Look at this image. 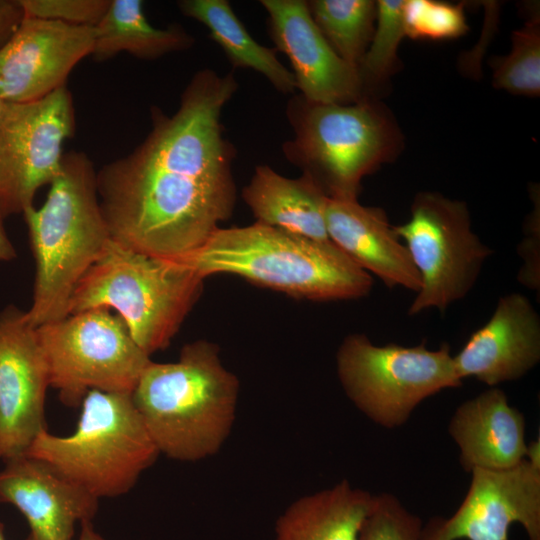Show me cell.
<instances>
[{
  "label": "cell",
  "instance_id": "28",
  "mask_svg": "<svg viewBox=\"0 0 540 540\" xmlns=\"http://www.w3.org/2000/svg\"><path fill=\"white\" fill-rule=\"evenodd\" d=\"M422 520L391 493L373 495L359 540H422Z\"/></svg>",
  "mask_w": 540,
  "mask_h": 540
},
{
  "label": "cell",
  "instance_id": "32",
  "mask_svg": "<svg viewBox=\"0 0 540 540\" xmlns=\"http://www.w3.org/2000/svg\"><path fill=\"white\" fill-rule=\"evenodd\" d=\"M3 220L0 214V261H11L16 257V250L6 234Z\"/></svg>",
  "mask_w": 540,
  "mask_h": 540
},
{
  "label": "cell",
  "instance_id": "29",
  "mask_svg": "<svg viewBox=\"0 0 540 540\" xmlns=\"http://www.w3.org/2000/svg\"><path fill=\"white\" fill-rule=\"evenodd\" d=\"M111 0H19L25 16L94 27Z\"/></svg>",
  "mask_w": 540,
  "mask_h": 540
},
{
  "label": "cell",
  "instance_id": "8",
  "mask_svg": "<svg viewBox=\"0 0 540 540\" xmlns=\"http://www.w3.org/2000/svg\"><path fill=\"white\" fill-rule=\"evenodd\" d=\"M336 370L354 406L386 429L404 425L425 399L462 385L447 343L435 350L425 341L379 346L365 334L352 333L337 350Z\"/></svg>",
  "mask_w": 540,
  "mask_h": 540
},
{
  "label": "cell",
  "instance_id": "9",
  "mask_svg": "<svg viewBox=\"0 0 540 540\" xmlns=\"http://www.w3.org/2000/svg\"><path fill=\"white\" fill-rule=\"evenodd\" d=\"M50 387L67 407L90 390L131 394L152 361L117 314L92 309L37 327Z\"/></svg>",
  "mask_w": 540,
  "mask_h": 540
},
{
  "label": "cell",
  "instance_id": "36",
  "mask_svg": "<svg viewBox=\"0 0 540 540\" xmlns=\"http://www.w3.org/2000/svg\"><path fill=\"white\" fill-rule=\"evenodd\" d=\"M26 540H35V539L29 534Z\"/></svg>",
  "mask_w": 540,
  "mask_h": 540
},
{
  "label": "cell",
  "instance_id": "26",
  "mask_svg": "<svg viewBox=\"0 0 540 540\" xmlns=\"http://www.w3.org/2000/svg\"><path fill=\"white\" fill-rule=\"evenodd\" d=\"M510 52L492 60L493 85L516 95L540 93V18L534 11L512 32Z\"/></svg>",
  "mask_w": 540,
  "mask_h": 540
},
{
  "label": "cell",
  "instance_id": "33",
  "mask_svg": "<svg viewBox=\"0 0 540 540\" xmlns=\"http://www.w3.org/2000/svg\"><path fill=\"white\" fill-rule=\"evenodd\" d=\"M80 525L81 530L77 540H105L94 530L92 521H83Z\"/></svg>",
  "mask_w": 540,
  "mask_h": 540
},
{
  "label": "cell",
  "instance_id": "6",
  "mask_svg": "<svg viewBox=\"0 0 540 540\" xmlns=\"http://www.w3.org/2000/svg\"><path fill=\"white\" fill-rule=\"evenodd\" d=\"M204 278L176 260L109 241L76 285L69 315L114 309L149 356L167 348L198 301Z\"/></svg>",
  "mask_w": 540,
  "mask_h": 540
},
{
  "label": "cell",
  "instance_id": "1",
  "mask_svg": "<svg viewBox=\"0 0 540 540\" xmlns=\"http://www.w3.org/2000/svg\"><path fill=\"white\" fill-rule=\"evenodd\" d=\"M237 89L233 72L197 71L175 113L153 107L152 129L144 141L96 172L113 241L175 259L199 249L232 216L237 152L221 116Z\"/></svg>",
  "mask_w": 540,
  "mask_h": 540
},
{
  "label": "cell",
  "instance_id": "25",
  "mask_svg": "<svg viewBox=\"0 0 540 540\" xmlns=\"http://www.w3.org/2000/svg\"><path fill=\"white\" fill-rule=\"evenodd\" d=\"M375 29L365 55L358 65L366 98L392 76L398 67L397 52L406 37L404 28L405 0H378Z\"/></svg>",
  "mask_w": 540,
  "mask_h": 540
},
{
  "label": "cell",
  "instance_id": "15",
  "mask_svg": "<svg viewBox=\"0 0 540 540\" xmlns=\"http://www.w3.org/2000/svg\"><path fill=\"white\" fill-rule=\"evenodd\" d=\"M276 51L292 66L296 89L318 103L351 104L363 98L358 67L343 60L314 23L305 0H261Z\"/></svg>",
  "mask_w": 540,
  "mask_h": 540
},
{
  "label": "cell",
  "instance_id": "11",
  "mask_svg": "<svg viewBox=\"0 0 540 540\" xmlns=\"http://www.w3.org/2000/svg\"><path fill=\"white\" fill-rule=\"evenodd\" d=\"M75 112L63 86L27 103H5L0 117V214H23L38 190L60 174Z\"/></svg>",
  "mask_w": 540,
  "mask_h": 540
},
{
  "label": "cell",
  "instance_id": "17",
  "mask_svg": "<svg viewBox=\"0 0 540 540\" xmlns=\"http://www.w3.org/2000/svg\"><path fill=\"white\" fill-rule=\"evenodd\" d=\"M453 359L462 381L473 377L489 387L526 375L540 361V318L533 304L517 292L502 296Z\"/></svg>",
  "mask_w": 540,
  "mask_h": 540
},
{
  "label": "cell",
  "instance_id": "22",
  "mask_svg": "<svg viewBox=\"0 0 540 540\" xmlns=\"http://www.w3.org/2000/svg\"><path fill=\"white\" fill-rule=\"evenodd\" d=\"M181 13L203 24L223 50L234 69H251L262 74L280 93L296 90L292 71L278 59L276 49L258 43L226 0H181Z\"/></svg>",
  "mask_w": 540,
  "mask_h": 540
},
{
  "label": "cell",
  "instance_id": "14",
  "mask_svg": "<svg viewBox=\"0 0 540 540\" xmlns=\"http://www.w3.org/2000/svg\"><path fill=\"white\" fill-rule=\"evenodd\" d=\"M94 38L92 26L24 15L0 47V98L27 103L66 86L76 64L91 55Z\"/></svg>",
  "mask_w": 540,
  "mask_h": 540
},
{
  "label": "cell",
  "instance_id": "35",
  "mask_svg": "<svg viewBox=\"0 0 540 540\" xmlns=\"http://www.w3.org/2000/svg\"><path fill=\"white\" fill-rule=\"evenodd\" d=\"M4 106H5V102L0 98V117L3 112Z\"/></svg>",
  "mask_w": 540,
  "mask_h": 540
},
{
  "label": "cell",
  "instance_id": "12",
  "mask_svg": "<svg viewBox=\"0 0 540 540\" xmlns=\"http://www.w3.org/2000/svg\"><path fill=\"white\" fill-rule=\"evenodd\" d=\"M468 491L449 517L432 518L422 540H508L520 524L540 540V463L528 459L507 469H473Z\"/></svg>",
  "mask_w": 540,
  "mask_h": 540
},
{
  "label": "cell",
  "instance_id": "24",
  "mask_svg": "<svg viewBox=\"0 0 540 540\" xmlns=\"http://www.w3.org/2000/svg\"><path fill=\"white\" fill-rule=\"evenodd\" d=\"M307 4L314 23L334 51L358 67L374 33L376 1L312 0Z\"/></svg>",
  "mask_w": 540,
  "mask_h": 540
},
{
  "label": "cell",
  "instance_id": "13",
  "mask_svg": "<svg viewBox=\"0 0 540 540\" xmlns=\"http://www.w3.org/2000/svg\"><path fill=\"white\" fill-rule=\"evenodd\" d=\"M47 362L26 311L0 312V459L25 454L46 430Z\"/></svg>",
  "mask_w": 540,
  "mask_h": 540
},
{
  "label": "cell",
  "instance_id": "5",
  "mask_svg": "<svg viewBox=\"0 0 540 540\" xmlns=\"http://www.w3.org/2000/svg\"><path fill=\"white\" fill-rule=\"evenodd\" d=\"M293 138L285 158L330 199H358L363 178L400 152L402 135L375 98L351 104L312 102L300 94L286 107Z\"/></svg>",
  "mask_w": 540,
  "mask_h": 540
},
{
  "label": "cell",
  "instance_id": "30",
  "mask_svg": "<svg viewBox=\"0 0 540 540\" xmlns=\"http://www.w3.org/2000/svg\"><path fill=\"white\" fill-rule=\"evenodd\" d=\"M535 201V196H534ZM523 260L517 278L525 287L539 292L540 288V219L539 202L525 221L524 238L518 246Z\"/></svg>",
  "mask_w": 540,
  "mask_h": 540
},
{
  "label": "cell",
  "instance_id": "21",
  "mask_svg": "<svg viewBox=\"0 0 540 540\" xmlns=\"http://www.w3.org/2000/svg\"><path fill=\"white\" fill-rule=\"evenodd\" d=\"M372 497L347 480L301 496L277 518L275 540H359Z\"/></svg>",
  "mask_w": 540,
  "mask_h": 540
},
{
  "label": "cell",
  "instance_id": "23",
  "mask_svg": "<svg viewBox=\"0 0 540 540\" xmlns=\"http://www.w3.org/2000/svg\"><path fill=\"white\" fill-rule=\"evenodd\" d=\"M94 32L91 55L98 61L120 52L152 60L184 51L194 44V38L179 25L152 26L140 0H111L105 14L94 26Z\"/></svg>",
  "mask_w": 540,
  "mask_h": 540
},
{
  "label": "cell",
  "instance_id": "7",
  "mask_svg": "<svg viewBox=\"0 0 540 540\" xmlns=\"http://www.w3.org/2000/svg\"><path fill=\"white\" fill-rule=\"evenodd\" d=\"M68 436L43 430L25 454L41 459L88 493H128L160 455L131 394L90 390Z\"/></svg>",
  "mask_w": 540,
  "mask_h": 540
},
{
  "label": "cell",
  "instance_id": "19",
  "mask_svg": "<svg viewBox=\"0 0 540 540\" xmlns=\"http://www.w3.org/2000/svg\"><path fill=\"white\" fill-rule=\"evenodd\" d=\"M524 415L509 404L505 392L490 387L460 404L448 424L465 472L507 469L526 458Z\"/></svg>",
  "mask_w": 540,
  "mask_h": 540
},
{
  "label": "cell",
  "instance_id": "31",
  "mask_svg": "<svg viewBox=\"0 0 540 540\" xmlns=\"http://www.w3.org/2000/svg\"><path fill=\"white\" fill-rule=\"evenodd\" d=\"M23 17L19 0H0V47L11 37Z\"/></svg>",
  "mask_w": 540,
  "mask_h": 540
},
{
  "label": "cell",
  "instance_id": "34",
  "mask_svg": "<svg viewBox=\"0 0 540 540\" xmlns=\"http://www.w3.org/2000/svg\"><path fill=\"white\" fill-rule=\"evenodd\" d=\"M0 540H6V538H5V526L1 521H0Z\"/></svg>",
  "mask_w": 540,
  "mask_h": 540
},
{
  "label": "cell",
  "instance_id": "3",
  "mask_svg": "<svg viewBox=\"0 0 540 540\" xmlns=\"http://www.w3.org/2000/svg\"><path fill=\"white\" fill-rule=\"evenodd\" d=\"M176 260L204 279L237 275L257 286L311 301L367 296L371 275L330 240L310 239L259 222L218 228L197 250Z\"/></svg>",
  "mask_w": 540,
  "mask_h": 540
},
{
  "label": "cell",
  "instance_id": "10",
  "mask_svg": "<svg viewBox=\"0 0 540 540\" xmlns=\"http://www.w3.org/2000/svg\"><path fill=\"white\" fill-rule=\"evenodd\" d=\"M420 276L410 316L444 312L474 286L492 250L471 229L467 205L437 192L416 194L410 218L394 226Z\"/></svg>",
  "mask_w": 540,
  "mask_h": 540
},
{
  "label": "cell",
  "instance_id": "4",
  "mask_svg": "<svg viewBox=\"0 0 540 540\" xmlns=\"http://www.w3.org/2000/svg\"><path fill=\"white\" fill-rule=\"evenodd\" d=\"M35 260V327L69 315L72 293L111 240L97 192L96 171L83 152L64 154L46 201L24 213Z\"/></svg>",
  "mask_w": 540,
  "mask_h": 540
},
{
  "label": "cell",
  "instance_id": "2",
  "mask_svg": "<svg viewBox=\"0 0 540 540\" xmlns=\"http://www.w3.org/2000/svg\"><path fill=\"white\" fill-rule=\"evenodd\" d=\"M240 383L217 344H185L171 363L151 361L132 400L159 454L195 462L219 452L236 418Z\"/></svg>",
  "mask_w": 540,
  "mask_h": 540
},
{
  "label": "cell",
  "instance_id": "20",
  "mask_svg": "<svg viewBox=\"0 0 540 540\" xmlns=\"http://www.w3.org/2000/svg\"><path fill=\"white\" fill-rule=\"evenodd\" d=\"M256 222L310 239L330 240L325 211L328 197L307 176L288 178L261 164L242 189Z\"/></svg>",
  "mask_w": 540,
  "mask_h": 540
},
{
  "label": "cell",
  "instance_id": "16",
  "mask_svg": "<svg viewBox=\"0 0 540 540\" xmlns=\"http://www.w3.org/2000/svg\"><path fill=\"white\" fill-rule=\"evenodd\" d=\"M0 469V503L26 518L35 540H72L77 521H92L99 499L47 462L22 454Z\"/></svg>",
  "mask_w": 540,
  "mask_h": 540
},
{
  "label": "cell",
  "instance_id": "27",
  "mask_svg": "<svg viewBox=\"0 0 540 540\" xmlns=\"http://www.w3.org/2000/svg\"><path fill=\"white\" fill-rule=\"evenodd\" d=\"M403 18L405 35L412 39H454L469 29L463 3L405 0Z\"/></svg>",
  "mask_w": 540,
  "mask_h": 540
},
{
  "label": "cell",
  "instance_id": "18",
  "mask_svg": "<svg viewBox=\"0 0 540 540\" xmlns=\"http://www.w3.org/2000/svg\"><path fill=\"white\" fill-rule=\"evenodd\" d=\"M325 221L330 241L363 270L387 287L419 290L418 271L384 210L358 199L328 198Z\"/></svg>",
  "mask_w": 540,
  "mask_h": 540
}]
</instances>
